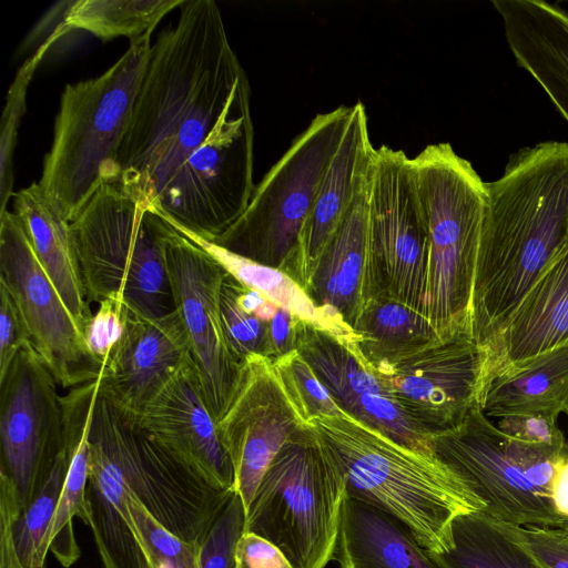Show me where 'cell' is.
<instances>
[{
	"label": "cell",
	"mask_w": 568,
	"mask_h": 568,
	"mask_svg": "<svg viewBox=\"0 0 568 568\" xmlns=\"http://www.w3.org/2000/svg\"><path fill=\"white\" fill-rule=\"evenodd\" d=\"M179 9L176 24L152 44L116 158L118 179L154 209L246 74L213 0H184Z\"/></svg>",
	"instance_id": "6da1fadb"
},
{
	"label": "cell",
	"mask_w": 568,
	"mask_h": 568,
	"mask_svg": "<svg viewBox=\"0 0 568 568\" xmlns=\"http://www.w3.org/2000/svg\"><path fill=\"white\" fill-rule=\"evenodd\" d=\"M486 189L470 337L490 353L531 287L568 252V142L520 149Z\"/></svg>",
	"instance_id": "7a4b0ae2"
},
{
	"label": "cell",
	"mask_w": 568,
	"mask_h": 568,
	"mask_svg": "<svg viewBox=\"0 0 568 568\" xmlns=\"http://www.w3.org/2000/svg\"><path fill=\"white\" fill-rule=\"evenodd\" d=\"M346 480V494L388 513L430 554L452 547V523L484 501L433 454L405 447L349 417L311 423Z\"/></svg>",
	"instance_id": "3957f363"
},
{
	"label": "cell",
	"mask_w": 568,
	"mask_h": 568,
	"mask_svg": "<svg viewBox=\"0 0 568 568\" xmlns=\"http://www.w3.org/2000/svg\"><path fill=\"white\" fill-rule=\"evenodd\" d=\"M70 224L88 302L119 297L151 320L176 311L166 262L171 224L141 194L106 180Z\"/></svg>",
	"instance_id": "277c9868"
},
{
	"label": "cell",
	"mask_w": 568,
	"mask_h": 568,
	"mask_svg": "<svg viewBox=\"0 0 568 568\" xmlns=\"http://www.w3.org/2000/svg\"><path fill=\"white\" fill-rule=\"evenodd\" d=\"M151 33L131 40L99 77L63 89L38 184L70 223L102 182L119 178L116 158L150 60Z\"/></svg>",
	"instance_id": "5b68a950"
},
{
	"label": "cell",
	"mask_w": 568,
	"mask_h": 568,
	"mask_svg": "<svg viewBox=\"0 0 568 568\" xmlns=\"http://www.w3.org/2000/svg\"><path fill=\"white\" fill-rule=\"evenodd\" d=\"M413 162L428 227L427 317L439 341L470 337L486 183L449 143L427 145Z\"/></svg>",
	"instance_id": "8992f818"
},
{
	"label": "cell",
	"mask_w": 568,
	"mask_h": 568,
	"mask_svg": "<svg viewBox=\"0 0 568 568\" xmlns=\"http://www.w3.org/2000/svg\"><path fill=\"white\" fill-rule=\"evenodd\" d=\"M346 496L345 476L313 425L295 430L264 474L244 531L273 542L293 568L333 560Z\"/></svg>",
	"instance_id": "52a82bcc"
},
{
	"label": "cell",
	"mask_w": 568,
	"mask_h": 568,
	"mask_svg": "<svg viewBox=\"0 0 568 568\" xmlns=\"http://www.w3.org/2000/svg\"><path fill=\"white\" fill-rule=\"evenodd\" d=\"M352 106L318 113L254 187L242 215L214 244L292 276L317 190L347 126Z\"/></svg>",
	"instance_id": "ba28073f"
},
{
	"label": "cell",
	"mask_w": 568,
	"mask_h": 568,
	"mask_svg": "<svg viewBox=\"0 0 568 568\" xmlns=\"http://www.w3.org/2000/svg\"><path fill=\"white\" fill-rule=\"evenodd\" d=\"M90 444L100 450L126 489L169 531L201 545L234 490H224L178 458L139 419L99 393Z\"/></svg>",
	"instance_id": "9c48e42d"
},
{
	"label": "cell",
	"mask_w": 568,
	"mask_h": 568,
	"mask_svg": "<svg viewBox=\"0 0 568 568\" xmlns=\"http://www.w3.org/2000/svg\"><path fill=\"white\" fill-rule=\"evenodd\" d=\"M254 130L246 74L206 139L179 168L155 209L174 227L213 242L244 212L253 184Z\"/></svg>",
	"instance_id": "30bf717a"
},
{
	"label": "cell",
	"mask_w": 568,
	"mask_h": 568,
	"mask_svg": "<svg viewBox=\"0 0 568 568\" xmlns=\"http://www.w3.org/2000/svg\"><path fill=\"white\" fill-rule=\"evenodd\" d=\"M428 261V227L413 159L382 145L367 194L365 302L386 296L427 316Z\"/></svg>",
	"instance_id": "8fae6325"
},
{
	"label": "cell",
	"mask_w": 568,
	"mask_h": 568,
	"mask_svg": "<svg viewBox=\"0 0 568 568\" xmlns=\"http://www.w3.org/2000/svg\"><path fill=\"white\" fill-rule=\"evenodd\" d=\"M366 366L408 419L432 436L459 424L470 409L481 408L490 354L469 336H460Z\"/></svg>",
	"instance_id": "7c38bea8"
},
{
	"label": "cell",
	"mask_w": 568,
	"mask_h": 568,
	"mask_svg": "<svg viewBox=\"0 0 568 568\" xmlns=\"http://www.w3.org/2000/svg\"><path fill=\"white\" fill-rule=\"evenodd\" d=\"M0 284L16 302L33 348L59 385L73 388L99 378L101 364L41 266L20 220L8 210L0 213Z\"/></svg>",
	"instance_id": "4fadbf2b"
},
{
	"label": "cell",
	"mask_w": 568,
	"mask_h": 568,
	"mask_svg": "<svg viewBox=\"0 0 568 568\" xmlns=\"http://www.w3.org/2000/svg\"><path fill=\"white\" fill-rule=\"evenodd\" d=\"M57 384L32 346L0 378V475L13 486L20 513L63 446Z\"/></svg>",
	"instance_id": "5bb4252c"
},
{
	"label": "cell",
	"mask_w": 568,
	"mask_h": 568,
	"mask_svg": "<svg viewBox=\"0 0 568 568\" xmlns=\"http://www.w3.org/2000/svg\"><path fill=\"white\" fill-rule=\"evenodd\" d=\"M433 455L485 504L491 518L511 525L561 526L552 499L538 489L510 454L506 435L480 407L429 437Z\"/></svg>",
	"instance_id": "9a60e30c"
},
{
	"label": "cell",
	"mask_w": 568,
	"mask_h": 568,
	"mask_svg": "<svg viewBox=\"0 0 568 568\" xmlns=\"http://www.w3.org/2000/svg\"><path fill=\"white\" fill-rule=\"evenodd\" d=\"M166 262L175 310L206 405L217 424L234 396L244 365L231 353L222 328L220 290L226 271L172 224Z\"/></svg>",
	"instance_id": "2e32d148"
},
{
	"label": "cell",
	"mask_w": 568,
	"mask_h": 568,
	"mask_svg": "<svg viewBox=\"0 0 568 568\" xmlns=\"http://www.w3.org/2000/svg\"><path fill=\"white\" fill-rule=\"evenodd\" d=\"M235 468V488L245 510L290 436L304 424L286 397L268 358L244 362L234 396L217 422Z\"/></svg>",
	"instance_id": "e0dca14e"
},
{
	"label": "cell",
	"mask_w": 568,
	"mask_h": 568,
	"mask_svg": "<svg viewBox=\"0 0 568 568\" xmlns=\"http://www.w3.org/2000/svg\"><path fill=\"white\" fill-rule=\"evenodd\" d=\"M295 349L344 414L405 447L433 454L430 436L408 419L381 379L347 343L325 329L297 320Z\"/></svg>",
	"instance_id": "ac0fdd59"
},
{
	"label": "cell",
	"mask_w": 568,
	"mask_h": 568,
	"mask_svg": "<svg viewBox=\"0 0 568 568\" xmlns=\"http://www.w3.org/2000/svg\"><path fill=\"white\" fill-rule=\"evenodd\" d=\"M189 357L186 333L176 311L151 320L126 306L122 336L98 378L99 393L139 418Z\"/></svg>",
	"instance_id": "d6986e66"
},
{
	"label": "cell",
	"mask_w": 568,
	"mask_h": 568,
	"mask_svg": "<svg viewBox=\"0 0 568 568\" xmlns=\"http://www.w3.org/2000/svg\"><path fill=\"white\" fill-rule=\"evenodd\" d=\"M144 429L210 484L235 488V468L211 414L191 357L138 418Z\"/></svg>",
	"instance_id": "ffe728a7"
},
{
	"label": "cell",
	"mask_w": 568,
	"mask_h": 568,
	"mask_svg": "<svg viewBox=\"0 0 568 568\" xmlns=\"http://www.w3.org/2000/svg\"><path fill=\"white\" fill-rule=\"evenodd\" d=\"M376 149L362 101L352 112L341 143L322 179L303 227L292 277L305 290L313 271L352 204L368 185Z\"/></svg>",
	"instance_id": "44dd1931"
},
{
	"label": "cell",
	"mask_w": 568,
	"mask_h": 568,
	"mask_svg": "<svg viewBox=\"0 0 568 568\" xmlns=\"http://www.w3.org/2000/svg\"><path fill=\"white\" fill-rule=\"evenodd\" d=\"M509 49L568 122V12L540 0H494Z\"/></svg>",
	"instance_id": "7402d4cb"
},
{
	"label": "cell",
	"mask_w": 568,
	"mask_h": 568,
	"mask_svg": "<svg viewBox=\"0 0 568 568\" xmlns=\"http://www.w3.org/2000/svg\"><path fill=\"white\" fill-rule=\"evenodd\" d=\"M568 344V252L541 275L490 349L488 385L497 375Z\"/></svg>",
	"instance_id": "603a6c76"
},
{
	"label": "cell",
	"mask_w": 568,
	"mask_h": 568,
	"mask_svg": "<svg viewBox=\"0 0 568 568\" xmlns=\"http://www.w3.org/2000/svg\"><path fill=\"white\" fill-rule=\"evenodd\" d=\"M367 194L368 185L352 204L305 286L318 308L338 316L352 329L365 303Z\"/></svg>",
	"instance_id": "cb8c5ba5"
},
{
	"label": "cell",
	"mask_w": 568,
	"mask_h": 568,
	"mask_svg": "<svg viewBox=\"0 0 568 568\" xmlns=\"http://www.w3.org/2000/svg\"><path fill=\"white\" fill-rule=\"evenodd\" d=\"M99 396V381L75 386L61 396L63 440L69 452V468L49 532V551L69 568L80 558L73 519L90 525L87 485L90 473V430Z\"/></svg>",
	"instance_id": "d4e9b609"
},
{
	"label": "cell",
	"mask_w": 568,
	"mask_h": 568,
	"mask_svg": "<svg viewBox=\"0 0 568 568\" xmlns=\"http://www.w3.org/2000/svg\"><path fill=\"white\" fill-rule=\"evenodd\" d=\"M333 560L339 568H442L398 519L347 494Z\"/></svg>",
	"instance_id": "484cf974"
},
{
	"label": "cell",
	"mask_w": 568,
	"mask_h": 568,
	"mask_svg": "<svg viewBox=\"0 0 568 568\" xmlns=\"http://www.w3.org/2000/svg\"><path fill=\"white\" fill-rule=\"evenodd\" d=\"M13 213L31 246L84 335L93 313L81 281L71 224L52 205L38 182L13 194Z\"/></svg>",
	"instance_id": "4316f807"
},
{
	"label": "cell",
	"mask_w": 568,
	"mask_h": 568,
	"mask_svg": "<svg viewBox=\"0 0 568 568\" xmlns=\"http://www.w3.org/2000/svg\"><path fill=\"white\" fill-rule=\"evenodd\" d=\"M567 405L568 344L494 377L481 409L487 417L538 415L557 420Z\"/></svg>",
	"instance_id": "83f0119b"
},
{
	"label": "cell",
	"mask_w": 568,
	"mask_h": 568,
	"mask_svg": "<svg viewBox=\"0 0 568 568\" xmlns=\"http://www.w3.org/2000/svg\"><path fill=\"white\" fill-rule=\"evenodd\" d=\"M347 343L366 365L393 359L439 342L428 317L390 297L365 302Z\"/></svg>",
	"instance_id": "f1b7e54d"
},
{
	"label": "cell",
	"mask_w": 568,
	"mask_h": 568,
	"mask_svg": "<svg viewBox=\"0 0 568 568\" xmlns=\"http://www.w3.org/2000/svg\"><path fill=\"white\" fill-rule=\"evenodd\" d=\"M176 230L206 251L243 285L260 292L298 320L325 329L345 343L353 341V329L338 316L318 308L305 290L284 271L247 260L190 232Z\"/></svg>",
	"instance_id": "f546056e"
},
{
	"label": "cell",
	"mask_w": 568,
	"mask_h": 568,
	"mask_svg": "<svg viewBox=\"0 0 568 568\" xmlns=\"http://www.w3.org/2000/svg\"><path fill=\"white\" fill-rule=\"evenodd\" d=\"M184 0H79L70 2L58 26L63 33L87 31L103 41L128 37L134 40L152 32L162 18Z\"/></svg>",
	"instance_id": "4dcf8cb0"
},
{
	"label": "cell",
	"mask_w": 568,
	"mask_h": 568,
	"mask_svg": "<svg viewBox=\"0 0 568 568\" xmlns=\"http://www.w3.org/2000/svg\"><path fill=\"white\" fill-rule=\"evenodd\" d=\"M432 556L442 568H538L484 511L457 516L452 523V547Z\"/></svg>",
	"instance_id": "1f68e13d"
},
{
	"label": "cell",
	"mask_w": 568,
	"mask_h": 568,
	"mask_svg": "<svg viewBox=\"0 0 568 568\" xmlns=\"http://www.w3.org/2000/svg\"><path fill=\"white\" fill-rule=\"evenodd\" d=\"M69 452L64 440L49 471L32 499L12 525L13 541L24 568H44L49 551V532L69 468Z\"/></svg>",
	"instance_id": "d6a6232c"
},
{
	"label": "cell",
	"mask_w": 568,
	"mask_h": 568,
	"mask_svg": "<svg viewBox=\"0 0 568 568\" xmlns=\"http://www.w3.org/2000/svg\"><path fill=\"white\" fill-rule=\"evenodd\" d=\"M59 36V32L54 30L44 43L24 61L7 92L0 122V213L7 211V204L14 194L12 191L14 180L13 152L18 141L19 125L27 109L28 87L40 61Z\"/></svg>",
	"instance_id": "836d02e7"
},
{
	"label": "cell",
	"mask_w": 568,
	"mask_h": 568,
	"mask_svg": "<svg viewBox=\"0 0 568 568\" xmlns=\"http://www.w3.org/2000/svg\"><path fill=\"white\" fill-rule=\"evenodd\" d=\"M239 288L240 282L226 272L220 290V314L227 346L242 364L254 356L271 361L268 324L242 304Z\"/></svg>",
	"instance_id": "e575fe53"
},
{
	"label": "cell",
	"mask_w": 568,
	"mask_h": 568,
	"mask_svg": "<svg viewBox=\"0 0 568 568\" xmlns=\"http://www.w3.org/2000/svg\"><path fill=\"white\" fill-rule=\"evenodd\" d=\"M272 365L286 397L304 424L344 414L296 349L273 361Z\"/></svg>",
	"instance_id": "d590c367"
},
{
	"label": "cell",
	"mask_w": 568,
	"mask_h": 568,
	"mask_svg": "<svg viewBox=\"0 0 568 568\" xmlns=\"http://www.w3.org/2000/svg\"><path fill=\"white\" fill-rule=\"evenodd\" d=\"M126 493L129 509L151 568H200V546L185 542L173 535L150 514L132 493L128 489Z\"/></svg>",
	"instance_id": "8d00e7d4"
},
{
	"label": "cell",
	"mask_w": 568,
	"mask_h": 568,
	"mask_svg": "<svg viewBox=\"0 0 568 568\" xmlns=\"http://www.w3.org/2000/svg\"><path fill=\"white\" fill-rule=\"evenodd\" d=\"M245 520L244 504L234 490L200 545V568H235V548Z\"/></svg>",
	"instance_id": "74e56055"
},
{
	"label": "cell",
	"mask_w": 568,
	"mask_h": 568,
	"mask_svg": "<svg viewBox=\"0 0 568 568\" xmlns=\"http://www.w3.org/2000/svg\"><path fill=\"white\" fill-rule=\"evenodd\" d=\"M493 521L538 568H568V527Z\"/></svg>",
	"instance_id": "f35d334b"
},
{
	"label": "cell",
	"mask_w": 568,
	"mask_h": 568,
	"mask_svg": "<svg viewBox=\"0 0 568 568\" xmlns=\"http://www.w3.org/2000/svg\"><path fill=\"white\" fill-rule=\"evenodd\" d=\"M125 310L126 305L121 298H106L99 303L97 313L84 329L87 345L101 366L122 336Z\"/></svg>",
	"instance_id": "ab89813d"
},
{
	"label": "cell",
	"mask_w": 568,
	"mask_h": 568,
	"mask_svg": "<svg viewBox=\"0 0 568 568\" xmlns=\"http://www.w3.org/2000/svg\"><path fill=\"white\" fill-rule=\"evenodd\" d=\"M30 346L31 337L21 313L8 290L0 284V378L19 352Z\"/></svg>",
	"instance_id": "60d3db41"
},
{
	"label": "cell",
	"mask_w": 568,
	"mask_h": 568,
	"mask_svg": "<svg viewBox=\"0 0 568 568\" xmlns=\"http://www.w3.org/2000/svg\"><path fill=\"white\" fill-rule=\"evenodd\" d=\"M509 437L535 444L565 448L568 444L556 420L538 415H509L497 426Z\"/></svg>",
	"instance_id": "b9f144b4"
},
{
	"label": "cell",
	"mask_w": 568,
	"mask_h": 568,
	"mask_svg": "<svg viewBox=\"0 0 568 568\" xmlns=\"http://www.w3.org/2000/svg\"><path fill=\"white\" fill-rule=\"evenodd\" d=\"M235 568H293L284 554L264 537L244 531L235 548Z\"/></svg>",
	"instance_id": "7bdbcfd3"
},
{
	"label": "cell",
	"mask_w": 568,
	"mask_h": 568,
	"mask_svg": "<svg viewBox=\"0 0 568 568\" xmlns=\"http://www.w3.org/2000/svg\"><path fill=\"white\" fill-rule=\"evenodd\" d=\"M19 514L13 486L0 476V568H24L18 557L12 532L13 521Z\"/></svg>",
	"instance_id": "ee69618b"
},
{
	"label": "cell",
	"mask_w": 568,
	"mask_h": 568,
	"mask_svg": "<svg viewBox=\"0 0 568 568\" xmlns=\"http://www.w3.org/2000/svg\"><path fill=\"white\" fill-rule=\"evenodd\" d=\"M297 320L290 311L278 306L268 323L271 362L295 349V325Z\"/></svg>",
	"instance_id": "f6af8a7d"
},
{
	"label": "cell",
	"mask_w": 568,
	"mask_h": 568,
	"mask_svg": "<svg viewBox=\"0 0 568 568\" xmlns=\"http://www.w3.org/2000/svg\"><path fill=\"white\" fill-rule=\"evenodd\" d=\"M551 499L557 514L568 519V453L561 460L551 489Z\"/></svg>",
	"instance_id": "bcb514c9"
},
{
	"label": "cell",
	"mask_w": 568,
	"mask_h": 568,
	"mask_svg": "<svg viewBox=\"0 0 568 568\" xmlns=\"http://www.w3.org/2000/svg\"><path fill=\"white\" fill-rule=\"evenodd\" d=\"M561 526H566V527H568V519H567V520H565V523H564Z\"/></svg>",
	"instance_id": "7dc6e473"
},
{
	"label": "cell",
	"mask_w": 568,
	"mask_h": 568,
	"mask_svg": "<svg viewBox=\"0 0 568 568\" xmlns=\"http://www.w3.org/2000/svg\"><path fill=\"white\" fill-rule=\"evenodd\" d=\"M565 413L568 415V405H567V407H566V409H565Z\"/></svg>",
	"instance_id": "c3c4849f"
}]
</instances>
